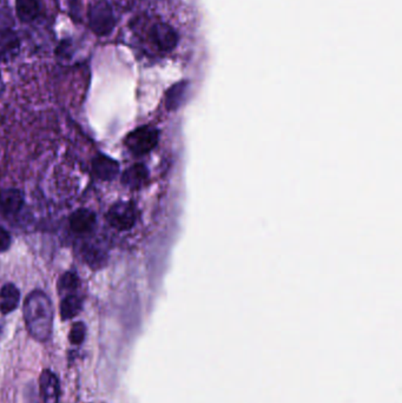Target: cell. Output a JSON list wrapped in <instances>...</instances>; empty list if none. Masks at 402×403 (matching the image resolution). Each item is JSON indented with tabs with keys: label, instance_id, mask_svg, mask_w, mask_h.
<instances>
[{
	"label": "cell",
	"instance_id": "obj_1",
	"mask_svg": "<svg viewBox=\"0 0 402 403\" xmlns=\"http://www.w3.org/2000/svg\"><path fill=\"white\" fill-rule=\"evenodd\" d=\"M24 319L27 331L39 342L51 338L54 323V307L50 297L42 290L29 294L23 307Z\"/></svg>",
	"mask_w": 402,
	"mask_h": 403
},
{
	"label": "cell",
	"instance_id": "obj_2",
	"mask_svg": "<svg viewBox=\"0 0 402 403\" xmlns=\"http://www.w3.org/2000/svg\"><path fill=\"white\" fill-rule=\"evenodd\" d=\"M88 26L95 35L107 37L116 27V17L111 5L107 0H100L91 5L88 13Z\"/></svg>",
	"mask_w": 402,
	"mask_h": 403
},
{
	"label": "cell",
	"instance_id": "obj_3",
	"mask_svg": "<svg viewBox=\"0 0 402 403\" xmlns=\"http://www.w3.org/2000/svg\"><path fill=\"white\" fill-rule=\"evenodd\" d=\"M150 42L162 54H168L176 50L180 44V35L171 24L156 22L149 29Z\"/></svg>",
	"mask_w": 402,
	"mask_h": 403
},
{
	"label": "cell",
	"instance_id": "obj_4",
	"mask_svg": "<svg viewBox=\"0 0 402 403\" xmlns=\"http://www.w3.org/2000/svg\"><path fill=\"white\" fill-rule=\"evenodd\" d=\"M20 51V37L8 17L0 13V62H10Z\"/></svg>",
	"mask_w": 402,
	"mask_h": 403
},
{
	"label": "cell",
	"instance_id": "obj_5",
	"mask_svg": "<svg viewBox=\"0 0 402 403\" xmlns=\"http://www.w3.org/2000/svg\"><path fill=\"white\" fill-rule=\"evenodd\" d=\"M158 131L155 127H138L127 134L125 139V145L134 155L142 156L153 151L158 143Z\"/></svg>",
	"mask_w": 402,
	"mask_h": 403
},
{
	"label": "cell",
	"instance_id": "obj_6",
	"mask_svg": "<svg viewBox=\"0 0 402 403\" xmlns=\"http://www.w3.org/2000/svg\"><path fill=\"white\" fill-rule=\"evenodd\" d=\"M137 219V212L130 202H117L107 212V221L119 231L130 230Z\"/></svg>",
	"mask_w": 402,
	"mask_h": 403
},
{
	"label": "cell",
	"instance_id": "obj_7",
	"mask_svg": "<svg viewBox=\"0 0 402 403\" xmlns=\"http://www.w3.org/2000/svg\"><path fill=\"white\" fill-rule=\"evenodd\" d=\"M97 224L95 212L88 209H79L70 217V228L77 235L90 234Z\"/></svg>",
	"mask_w": 402,
	"mask_h": 403
},
{
	"label": "cell",
	"instance_id": "obj_8",
	"mask_svg": "<svg viewBox=\"0 0 402 403\" xmlns=\"http://www.w3.org/2000/svg\"><path fill=\"white\" fill-rule=\"evenodd\" d=\"M23 205V192L18 189H6L0 191V214L1 215H15L20 212Z\"/></svg>",
	"mask_w": 402,
	"mask_h": 403
},
{
	"label": "cell",
	"instance_id": "obj_9",
	"mask_svg": "<svg viewBox=\"0 0 402 403\" xmlns=\"http://www.w3.org/2000/svg\"><path fill=\"white\" fill-rule=\"evenodd\" d=\"M39 387L42 402L58 403L59 401V381L54 372L45 369L39 379Z\"/></svg>",
	"mask_w": 402,
	"mask_h": 403
},
{
	"label": "cell",
	"instance_id": "obj_10",
	"mask_svg": "<svg viewBox=\"0 0 402 403\" xmlns=\"http://www.w3.org/2000/svg\"><path fill=\"white\" fill-rule=\"evenodd\" d=\"M92 170L102 181H112L119 173V164L111 157L100 155L92 161Z\"/></svg>",
	"mask_w": 402,
	"mask_h": 403
},
{
	"label": "cell",
	"instance_id": "obj_11",
	"mask_svg": "<svg viewBox=\"0 0 402 403\" xmlns=\"http://www.w3.org/2000/svg\"><path fill=\"white\" fill-rule=\"evenodd\" d=\"M20 301V289L15 285L8 283L0 290V313L1 314H10L15 310Z\"/></svg>",
	"mask_w": 402,
	"mask_h": 403
},
{
	"label": "cell",
	"instance_id": "obj_12",
	"mask_svg": "<svg viewBox=\"0 0 402 403\" xmlns=\"http://www.w3.org/2000/svg\"><path fill=\"white\" fill-rule=\"evenodd\" d=\"M148 180V170L142 164L131 166L123 173V184L130 189L141 188Z\"/></svg>",
	"mask_w": 402,
	"mask_h": 403
},
{
	"label": "cell",
	"instance_id": "obj_13",
	"mask_svg": "<svg viewBox=\"0 0 402 403\" xmlns=\"http://www.w3.org/2000/svg\"><path fill=\"white\" fill-rule=\"evenodd\" d=\"M15 12L23 23L33 22L40 12L38 0H15Z\"/></svg>",
	"mask_w": 402,
	"mask_h": 403
},
{
	"label": "cell",
	"instance_id": "obj_14",
	"mask_svg": "<svg viewBox=\"0 0 402 403\" xmlns=\"http://www.w3.org/2000/svg\"><path fill=\"white\" fill-rule=\"evenodd\" d=\"M83 308V300L78 295L69 294L66 295L61 303V319H71L76 317L81 313Z\"/></svg>",
	"mask_w": 402,
	"mask_h": 403
},
{
	"label": "cell",
	"instance_id": "obj_15",
	"mask_svg": "<svg viewBox=\"0 0 402 403\" xmlns=\"http://www.w3.org/2000/svg\"><path fill=\"white\" fill-rule=\"evenodd\" d=\"M79 287V278L75 273H65L58 282V290L61 294H73Z\"/></svg>",
	"mask_w": 402,
	"mask_h": 403
},
{
	"label": "cell",
	"instance_id": "obj_16",
	"mask_svg": "<svg viewBox=\"0 0 402 403\" xmlns=\"http://www.w3.org/2000/svg\"><path fill=\"white\" fill-rule=\"evenodd\" d=\"M85 334H86V326H85L84 323H75L72 328H71V331H70V342H71L72 345L79 346V345H82L83 341H84Z\"/></svg>",
	"mask_w": 402,
	"mask_h": 403
},
{
	"label": "cell",
	"instance_id": "obj_17",
	"mask_svg": "<svg viewBox=\"0 0 402 403\" xmlns=\"http://www.w3.org/2000/svg\"><path fill=\"white\" fill-rule=\"evenodd\" d=\"M71 50H72V42L69 39H65L59 44L57 54L61 58H70L71 57Z\"/></svg>",
	"mask_w": 402,
	"mask_h": 403
},
{
	"label": "cell",
	"instance_id": "obj_18",
	"mask_svg": "<svg viewBox=\"0 0 402 403\" xmlns=\"http://www.w3.org/2000/svg\"><path fill=\"white\" fill-rule=\"evenodd\" d=\"M11 246V236L4 228L0 227V253H4Z\"/></svg>",
	"mask_w": 402,
	"mask_h": 403
},
{
	"label": "cell",
	"instance_id": "obj_19",
	"mask_svg": "<svg viewBox=\"0 0 402 403\" xmlns=\"http://www.w3.org/2000/svg\"><path fill=\"white\" fill-rule=\"evenodd\" d=\"M4 91V81H3V78H1V74H0V95Z\"/></svg>",
	"mask_w": 402,
	"mask_h": 403
}]
</instances>
